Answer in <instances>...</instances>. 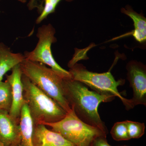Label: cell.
Wrapping results in <instances>:
<instances>
[{
  "mask_svg": "<svg viewBox=\"0 0 146 146\" xmlns=\"http://www.w3.org/2000/svg\"><path fill=\"white\" fill-rule=\"evenodd\" d=\"M64 96L78 117L89 125L100 129L107 134L108 130L98 112L102 102L112 101L115 98L91 91L80 82L63 79Z\"/></svg>",
  "mask_w": 146,
  "mask_h": 146,
  "instance_id": "obj_1",
  "label": "cell"
},
{
  "mask_svg": "<svg viewBox=\"0 0 146 146\" xmlns=\"http://www.w3.org/2000/svg\"><path fill=\"white\" fill-rule=\"evenodd\" d=\"M22 82L24 98L34 125L57 122L65 117L67 112L23 74Z\"/></svg>",
  "mask_w": 146,
  "mask_h": 146,
  "instance_id": "obj_2",
  "label": "cell"
},
{
  "mask_svg": "<svg viewBox=\"0 0 146 146\" xmlns=\"http://www.w3.org/2000/svg\"><path fill=\"white\" fill-rule=\"evenodd\" d=\"M23 74L44 93L59 105L66 112L72 108L64 96L63 79L45 64L24 59L20 64Z\"/></svg>",
  "mask_w": 146,
  "mask_h": 146,
  "instance_id": "obj_3",
  "label": "cell"
},
{
  "mask_svg": "<svg viewBox=\"0 0 146 146\" xmlns=\"http://www.w3.org/2000/svg\"><path fill=\"white\" fill-rule=\"evenodd\" d=\"M69 72L72 79L80 82L93 91L101 95L118 97L127 110L134 107L130 99L124 98L118 91V86L124 84V80L117 81L110 71L103 73L93 72L88 71L82 64L76 63L70 68Z\"/></svg>",
  "mask_w": 146,
  "mask_h": 146,
  "instance_id": "obj_4",
  "label": "cell"
},
{
  "mask_svg": "<svg viewBox=\"0 0 146 146\" xmlns=\"http://www.w3.org/2000/svg\"><path fill=\"white\" fill-rule=\"evenodd\" d=\"M44 125L50 127L52 130L60 133L75 146H92L96 137L107 135L98 128L80 119L72 108L62 120Z\"/></svg>",
  "mask_w": 146,
  "mask_h": 146,
  "instance_id": "obj_5",
  "label": "cell"
},
{
  "mask_svg": "<svg viewBox=\"0 0 146 146\" xmlns=\"http://www.w3.org/2000/svg\"><path fill=\"white\" fill-rule=\"evenodd\" d=\"M55 33V29L51 24L39 27L36 35L39 40L36 47L31 52L26 51L24 57L27 60L48 65L64 79H72L70 72L58 64L52 53V44L57 41Z\"/></svg>",
  "mask_w": 146,
  "mask_h": 146,
  "instance_id": "obj_6",
  "label": "cell"
},
{
  "mask_svg": "<svg viewBox=\"0 0 146 146\" xmlns=\"http://www.w3.org/2000/svg\"><path fill=\"white\" fill-rule=\"evenodd\" d=\"M127 78L133 91L130 99L133 107L138 105H146V67L143 63L131 61L126 66Z\"/></svg>",
  "mask_w": 146,
  "mask_h": 146,
  "instance_id": "obj_7",
  "label": "cell"
},
{
  "mask_svg": "<svg viewBox=\"0 0 146 146\" xmlns=\"http://www.w3.org/2000/svg\"><path fill=\"white\" fill-rule=\"evenodd\" d=\"M11 74L6 75L7 81L10 84L12 92V102L9 115L20 121L21 110L25 103L23 97V89L22 82L23 74L20 64L14 66Z\"/></svg>",
  "mask_w": 146,
  "mask_h": 146,
  "instance_id": "obj_8",
  "label": "cell"
},
{
  "mask_svg": "<svg viewBox=\"0 0 146 146\" xmlns=\"http://www.w3.org/2000/svg\"><path fill=\"white\" fill-rule=\"evenodd\" d=\"M21 135L20 121L8 111L0 110V142L4 146H19Z\"/></svg>",
  "mask_w": 146,
  "mask_h": 146,
  "instance_id": "obj_9",
  "label": "cell"
},
{
  "mask_svg": "<svg viewBox=\"0 0 146 146\" xmlns=\"http://www.w3.org/2000/svg\"><path fill=\"white\" fill-rule=\"evenodd\" d=\"M32 140L33 146H75L60 133L48 129L42 124L34 125Z\"/></svg>",
  "mask_w": 146,
  "mask_h": 146,
  "instance_id": "obj_10",
  "label": "cell"
},
{
  "mask_svg": "<svg viewBox=\"0 0 146 146\" xmlns=\"http://www.w3.org/2000/svg\"><path fill=\"white\" fill-rule=\"evenodd\" d=\"M25 58L22 54L12 52L10 48L0 42V81H2L3 76L7 72L20 64Z\"/></svg>",
  "mask_w": 146,
  "mask_h": 146,
  "instance_id": "obj_11",
  "label": "cell"
},
{
  "mask_svg": "<svg viewBox=\"0 0 146 146\" xmlns=\"http://www.w3.org/2000/svg\"><path fill=\"white\" fill-rule=\"evenodd\" d=\"M122 13L130 17L133 22L134 30L131 33L132 36L140 43L146 40V18L142 13H138L129 5L121 9Z\"/></svg>",
  "mask_w": 146,
  "mask_h": 146,
  "instance_id": "obj_12",
  "label": "cell"
},
{
  "mask_svg": "<svg viewBox=\"0 0 146 146\" xmlns=\"http://www.w3.org/2000/svg\"><path fill=\"white\" fill-rule=\"evenodd\" d=\"M20 126L21 135L19 146H33L32 135L34 125L26 102L21 110Z\"/></svg>",
  "mask_w": 146,
  "mask_h": 146,
  "instance_id": "obj_13",
  "label": "cell"
},
{
  "mask_svg": "<svg viewBox=\"0 0 146 146\" xmlns=\"http://www.w3.org/2000/svg\"><path fill=\"white\" fill-rule=\"evenodd\" d=\"M62 0H30L28 7L29 10L36 8L39 16L36 19V24H40L48 15L54 13L58 3ZM68 2L74 0H65Z\"/></svg>",
  "mask_w": 146,
  "mask_h": 146,
  "instance_id": "obj_14",
  "label": "cell"
},
{
  "mask_svg": "<svg viewBox=\"0 0 146 146\" xmlns=\"http://www.w3.org/2000/svg\"><path fill=\"white\" fill-rule=\"evenodd\" d=\"M12 102V92L10 84L7 80L0 81V110L9 112Z\"/></svg>",
  "mask_w": 146,
  "mask_h": 146,
  "instance_id": "obj_15",
  "label": "cell"
},
{
  "mask_svg": "<svg viewBox=\"0 0 146 146\" xmlns=\"http://www.w3.org/2000/svg\"><path fill=\"white\" fill-rule=\"evenodd\" d=\"M110 134L113 139L116 141H128L130 139L126 121L115 123L110 131Z\"/></svg>",
  "mask_w": 146,
  "mask_h": 146,
  "instance_id": "obj_16",
  "label": "cell"
},
{
  "mask_svg": "<svg viewBox=\"0 0 146 146\" xmlns=\"http://www.w3.org/2000/svg\"><path fill=\"white\" fill-rule=\"evenodd\" d=\"M126 121L129 136L130 139L139 138L144 135L145 132L144 123L137 122L127 120Z\"/></svg>",
  "mask_w": 146,
  "mask_h": 146,
  "instance_id": "obj_17",
  "label": "cell"
},
{
  "mask_svg": "<svg viewBox=\"0 0 146 146\" xmlns=\"http://www.w3.org/2000/svg\"><path fill=\"white\" fill-rule=\"evenodd\" d=\"M92 146H112L110 145L106 139V135L98 136L94 140Z\"/></svg>",
  "mask_w": 146,
  "mask_h": 146,
  "instance_id": "obj_18",
  "label": "cell"
},
{
  "mask_svg": "<svg viewBox=\"0 0 146 146\" xmlns=\"http://www.w3.org/2000/svg\"><path fill=\"white\" fill-rule=\"evenodd\" d=\"M18 1H19L21 2L22 3H25L26 2L27 0H18Z\"/></svg>",
  "mask_w": 146,
  "mask_h": 146,
  "instance_id": "obj_19",
  "label": "cell"
},
{
  "mask_svg": "<svg viewBox=\"0 0 146 146\" xmlns=\"http://www.w3.org/2000/svg\"><path fill=\"white\" fill-rule=\"evenodd\" d=\"M0 146H4L3 145V144L0 142Z\"/></svg>",
  "mask_w": 146,
  "mask_h": 146,
  "instance_id": "obj_20",
  "label": "cell"
},
{
  "mask_svg": "<svg viewBox=\"0 0 146 146\" xmlns=\"http://www.w3.org/2000/svg\"><path fill=\"white\" fill-rule=\"evenodd\" d=\"M129 146L123 145V146Z\"/></svg>",
  "mask_w": 146,
  "mask_h": 146,
  "instance_id": "obj_21",
  "label": "cell"
}]
</instances>
